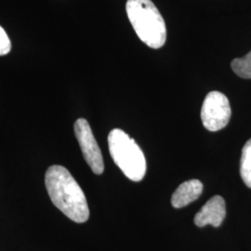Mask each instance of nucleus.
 <instances>
[{
    "label": "nucleus",
    "mask_w": 251,
    "mask_h": 251,
    "mask_svg": "<svg viewBox=\"0 0 251 251\" xmlns=\"http://www.w3.org/2000/svg\"><path fill=\"white\" fill-rule=\"evenodd\" d=\"M126 10L137 36L145 45L160 49L167 40V28L159 10L151 0H127Z\"/></svg>",
    "instance_id": "f03ea898"
},
{
    "label": "nucleus",
    "mask_w": 251,
    "mask_h": 251,
    "mask_svg": "<svg viewBox=\"0 0 251 251\" xmlns=\"http://www.w3.org/2000/svg\"><path fill=\"white\" fill-rule=\"evenodd\" d=\"M74 129L85 160L91 171L97 175H100L104 171L103 158L89 122L84 118H79L75 121Z\"/></svg>",
    "instance_id": "39448f33"
},
{
    "label": "nucleus",
    "mask_w": 251,
    "mask_h": 251,
    "mask_svg": "<svg viewBox=\"0 0 251 251\" xmlns=\"http://www.w3.org/2000/svg\"><path fill=\"white\" fill-rule=\"evenodd\" d=\"M226 216V207L224 198L215 196L210 198L195 217V224L198 227L212 225L213 227L221 226Z\"/></svg>",
    "instance_id": "423d86ee"
},
{
    "label": "nucleus",
    "mask_w": 251,
    "mask_h": 251,
    "mask_svg": "<svg viewBox=\"0 0 251 251\" xmlns=\"http://www.w3.org/2000/svg\"><path fill=\"white\" fill-rule=\"evenodd\" d=\"M45 184L51 202L64 215L77 224L89 220L90 209L86 197L67 169L59 165L49 168Z\"/></svg>",
    "instance_id": "f257e3e1"
},
{
    "label": "nucleus",
    "mask_w": 251,
    "mask_h": 251,
    "mask_svg": "<svg viewBox=\"0 0 251 251\" xmlns=\"http://www.w3.org/2000/svg\"><path fill=\"white\" fill-rule=\"evenodd\" d=\"M233 72L245 79H251V51L242 58H236L231 63Z\"/></svg>",
    "instance_id": "1a4fd4ad"
},
{
    "label": "nucleus",
    "mask_w": 251,
    "mask_h": 251,
    "mask_svg": "<svg viewBox=\"0 0 251 251\" xmlns=\"http://www.w3.org/2000/svg\"><path fill=\"white\" fill-rule=\"evenodd\" d=\"M240 175L245 184L251 188V139L243 147L240 160Z\"/></svg>",
    "instance_id": "6e6552de"
},
{
    "label": "nucleus",
    "mask_w": 251,
    "mask_h": 251,
    "mask_svg": "<svg viewBox=\"0 0 251 251\" xmlns=\"http://www.w3.org/2000/svg\"><path fill=\"white\" fill-rule=\"evenodd\" d=\"M109 152L117 167L126 177L141 181L146 173L144 152L133 139L122 129L115 128L108 135Z\"/></svg>",
    "instance_id": "7ed1b4c3"
},
{
    "label": "nucleus",
    "mask_w": 251,
    "mask_h": 251,
    "mask_svg": "<svg viewBox=\"0 0 251 251\" xmlns=\"http://www.w3.org/2000/svg\"><path fill=\"white\" fill-rule=\"evenodd\" d=\"M203 192V183L199 179H190L181 183L171 198V205L181 208L199 198Z\"/></svg>",
    "instance_id": "0eeeda50"
},
{
    "label": "nucleus",
    "mask_w": 251,
    "mask_h": 251,
    "mask_svg": "<svg viewBox=\"0 0 251 251\" xmlns=\"http://www.w3.org/2000/svg\"><path fill=\"white\" fill-rule=\"evenodd\" d=\"M11 50V42L5 30L0 26V56L9 53Z\"/></svg>",
    "instance_id": "9d476101"
},
{
    "label": "nucleus",
    "mask_w": 251,
    "mask_h": 251,
    "mask_svg": "<svg viewBox=\"0 0 251 251\" xmlns=\"http://www.w3.org/2000/svg\"><path fill=\"white\" fill-rule=\"evenodd\" d=\"M232 115L229 100L220 91L209 92L201 108V119L209 131H218L228 125Z\"/></svg>",
    "instance_id": "20e7f679"
}]
</instances>
